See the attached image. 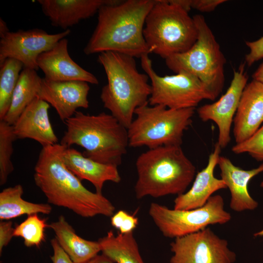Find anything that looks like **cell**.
Instances as JSON below:
<instances>
[{
	"instance_id": "cell-12",
	"label": "cell",
	"mask_w": 263,
	"mask_h": 263,
	"mask_svg": "<svg viewBox=\"0 0 263 263\" xmlns=\"http://www.w3.org/2000/svg\"><path fill=\"white\" fill-rule=\"evenodd\" d=\"M71 32L69 29L49 34L41 29L8 32L0 37V64L7 58L21 62L24 68L37 70V59Z\"/></svg>"
},
{
	"instance_id": "cell-36",
	"label": "cell",
	"mask_w": 263,
	"mask_h": 263,
	"mask_svg": "<svg viewBox=\"0 0 263 263\" xmlns=\"http://www.w3.org/2000/svg\"><path fill=\"white\" fill-rule=\"evenodd\" d=\"M253 80L263 83V62L252 75Z\"/></svg>"
},
{
	"instance_id": "cell-16",
	"label": "cell",
	"mask_w": 263,
	"mask_h": 263,
	"mask_svg": "<svg viewBox=\"0 0 263 263\" xmlns=\"http://www.w3.org/2000/svg\"><path fill=\"white\" fill-rule=\"evenodd\" d=\"M50 105L38 97L35 98L25 109L13 125L18 139H31L42 147L58 143L50 120Z\"/></svg>"
},
{
	"instance_id": "cell-24",
	"label": "cell",
	"mask_w": 263,
	"mask_h": 263,
	"mask_svg": "<svg viewBox=\"0 0 263 263\" xmlns=\"http://www.w3.org/2000/svg\"><path fill=\"white\" fill-rule=\"evenodd\" d=\"M41 79L36 70L23 69L14 90L8 111L1 120L11 125L15 124L27 106L38 97Z\"/></svg>"
},
{
	"instance_id": "cell-39",
	"label": "cell",
	"mask_w": 263,
	"mask_h": 263,
	"mask_svg": "<svg viewBox=\"0 0 263 263\" xmlns=\"http://www.w3.org/2000/svg\"><path fill=\"white\" fill-rule=\"evenodd\" d=\"M260 187L263 188V181L261 183Z\"/></svg>"
},
{
	"instance_id": "cell-22",
	"label": "cell",
	"mask_w": 263,
	"mask_h": 263,
	"mask_svg": "<svg viewBox=\"0 0 263 263\" xmlns=\"http://www.w3.org/2000/svg\"><path fill=\"white\" fill-rule=\"evenodd\" d=\"M48 227L54 231L59 244L74 263H88L101 252L98 241L87 240L78 236L63 215Z\"/></svg>"
},
{
	"instance_id": "cell-18",
	"label": "cell",
	"mask_w": 263,
	"mask_h": 263,
	"mask_svg": "<svg viewBox=\"0 0 263 263\" xmlns=\"http://www.w3.org/2000/svg\"><path fill=\"white\" fill-rule=\"evenodd\" d=\"M236 144L251 136L263 123V83L252 80L245 87L233 119Z\"/></svg>"
},
{
	"instance_id": "cell-21",
	"label": "cell",
	"mask_w": 263,
	"mask_h": 263,
	"mask_svg": "<svg viewBox=\"0 0 263 263\" xmlns=\"http://www.w3.org/2000/svg\"><path fill=\"white\" fill-rule=\"evenodd\" d=\"M62 157L67 168L80 180L91 182L96 192L102 193L107 181L115 183L121 181L117 166L95 161L74 148L65 147Z\"/></svg>"
},
{
	"instance_id": "cell-19",
	"label": "cell",
	"mask_w": 263,
	"mask_h": 263,
	"mask_svg": "<svg viewBox=\"0 0 263 263\" xmlns=\"http://www.w3.org/2000/svg\"><path fill=\"white\" fill-rule=\"evenodd\" d=\"M221 178L231 194L230 207L236 212L253 210L258 203L250 195L248 185L250 180L263 172V163L256 168L244 170L234 165L226 157L220 156L218 165Z\"/></svg>"
},
{
	"instance_id": "cell-27",
	"label": "cell",
	"mask_w": 263,
	"mask_h": 263,
	"mask_svg": "<svg viewBox=\"0 0 263 263\" xmlns=\"http://www.w3.org/2000/svg\"><path fill=\"white\" fill-rule=\"evenodd\" d=\"M48 226L46 219L41 218L38 214L28 215L14 228V237L22 238L26 247H38L45 241V231Z\"/></svg>"
},
{
	"instance_id": "cell-5",
	"label": "cell",
	"mask_w": 263,
	"mask_h": 263,
	"mask_svg": "<svg viewBox=\"0 0 263 263\" xmlns=\"http://www.w3.org/2000/svg\"><path fill=\"white\" fill-rule=\"evenodd\" d=\"M64 123L66 130L60 144L76 145L83 154L95 161L118 167L129 145L127 129L111 114H85L77 111Z\"/></svg>"
},
{
	"instance_id": "cell-1",
	"label": "cell",
	"mask_w": 263,
	"mask_h": 263,
	"mask_svg": "<svg viewBox=\"0 0 263 263\" xmlns=\"http://www.w3.org/2000/svg\"><path fill=\"white\" fill-rule=\"evenodd\" d=\"M66 147L60 143L42 147L34 168V179L49 204L63 207L83 218L112 217L115 207L102 193L86 188L65 165Z\"/></svg>"
},
{
	"instance_id": "cell-11",
	"label": "cell",
	"mask_w": 263,
	"mask_h": 263,
	"mask_svg": "<svg viewBox=\"0 0 263 263\" xmlns=\"http://www.w3.org/2000/svg\"><path fill=\"white\" fill-rule=\"evenodd\" d=\"M169 263H233L236 255L227 241L209 227L174 239Z\"/></svg>"
},
{
	"instance_id": "cell-4",
	"label": "cell",
	"mask_w": 263,
	"mask_h": 263,
	"mask_svg": "<svg viewBox=\"0 0 263 263\" xmlns=\"http://www.w3.org/2000/svg\"><path fill=\"white\" fill-rule=\"evenodd\" d=\"M135 165L137 179L134 191L137 199L181 195L195 177L196 168L181 146L150 149L138 156Z\"/></svg>"
},
{
	"instance_id": "cell-10",
	"label": "cell",
	"mask_w": 263,
	"mask_h": 263,
	"mask_svg": "<svg viewBox=\"0 0 263 263\" xmlns=\"http://www.w3.org/2000/svg\"><path fill=\"white\" fill-rule=\"evenodd\" d=\"M141 64L151 82L150 105L175 110L195 108L203 100H211L205 85L193 74L181 71L173 75H159L148 55L141 58Z\"/></svg>"
},
{
	"instance_id": "cell-23",
	"label": "cell",
	"mask_w": 263,
	"mask_h": 263,
	"mask_svg": "<svg viewBox=\"0 0 263 263\" xmlns=\"http://www.w3.org/2000/svg\"><path fill=\"white\" fill-rule=\"evenodd\" d=\"M21 185L3 189L0 193V220H10L22 215L42 213L50 214L52 210L47 203H35L24 200Z\"/></svg>"
},
{
	"instance_id": "cell-14",
	"label": "cell",
	"mask_w": 263,
	"mask_h": 263,
	"mask_svg": "<svg viewBox=\"0 0 263 263\" xmlns=\"http://www.w3.org/2000/svg\"><path fill=\"white\" fill-rule=\"evenodd\" d=\"M90 89L89 83L84 81H54L41 78L38 97L51 105L64 122L78 109L89 108Z\"/></svg>"
},
{
	"instance_id": "cell-7",
	"label": "cell",
	"mask_w": 263,
	"mask_h": 263,
	"mask_svg": "<svg viewBox=\"0 0 263 263\" xmlns=\"http://www.w3.org/2000/svg\"><path fill=\"white\" fill-rule=\"evenodd\" d=\"M192 18L198 33L196 42L187 51L165 59L166 64L176 74L185 71L197 76L213 101L224 88L226 59L204 17L196 15Z\"/></svg>"
},
{
	"instance_id": "cell-6",
	"label": "cell",
	"mask_w": 263,
	"mask_h": 263,
	"mask_svg": "<svg viewBox=\"0 0 263 263\" xmlns=\"http://www.w3.org/2000/svg\"><path fill=\"white\" fill-rule=\"evenodd\" d=\"M143 35L150 53L165 59L190 49L198 33L188 11L172 0H155L146 19Z\"/></svg>"
},
{
	"instance_id": "cell-17",
	"label": "cell",
	"mask_w": 263,
	"mask_h": 263,
	"mask_svg": "<svg viewBox=\"0 0 263 263\" xmlns=\"http://www.w3.org/2000/svg\"><path fill=\"white\" fill-rule=\"evenodd\" d=\"M221 148L216 143L209 154L207 166L196 175L191 188L186 192L178 195L174 200L173 208L189 210L201 207L207 202L212 194L227 187L222 179L214 176Z\"/></svg>"
},
{
	"instance_id": "cell-25",
	"label": "cell",
	"mask_w": 263,
	"mask_h": 263,
	"mask_svg": "<svg viewBox=\"0 0 263 263\" xmlns=\"http://www.w3.org/2000/svg\"><path fill=\"white\" fill-rule=\"evenodd\" d=\"M98 242L102 254L114 263H144L133 232L115 235L110 230Z\"/></svg>"
},
{
	"instance_id": "cell-34",
	"label": "cell",
	"mask_w": 263,
	"mask_h": 263,
	"mask_svg": "<svg viewBox=\"0 0 263 263\" xmlns=\"http://www.w3.org/2000/svg\"><path fill=\"white\" fill-rule=\"evenodd\" d=\"M51 245L53 251L51 256L53 263H74L60 246L56 238L51 240Z\"/></svg>"
},
{
	"instance_id": "cell-33",
	"label": "cell",
	"mask_w": 263,
	"mask_h": 263,
	"mask_svg": "<svg viewBox=\"0 0 263 263\" xmlns=\"http://www.w3.org/2000/svg\"><path fill=\"white\" fill-rule=\"evenodd\" d=\"M225 0H191V8L201 12L213 11Z\"/></svg>"
},
{
	"instance_id": "cell-31",
	"label": "cell",
	"mask_w": 263,
	"mask_h": 263,
	"mask_svg": "<svg viewBox=\"0 0 263 263\" xmlns=\"http://www.w3.org/2000/svg\"><path fill=\"white\" fill-rule=\"evenodd\" d=\"M249 52L245 56L244 62L248 66L263 58V37L255 41H246Z\"/></svg>"
},
{
	"instance_id": "cell-32",
	"label": "cell",
	"mask_w": 263,
	"mask_h": 263,
	"mask_svg": "<svg viewBox=\"0 0 263 263\" xmlns=\"http://www.w3.org/2000/svg\"><path fill=\"white\" fill-rule=\"evenodd\" d=\"M10 220L1 221L0 222V254L3 248L9 244L14 237V228Z\"/></svg>"
},
{
	"instance_id": "cell-26",
	"label": "cell",
	"mask_w": 263,
	"mask_h": 263,
	"mask_svg": "<svg viewBox=\"0 0 263 263\" xmlns=\"http://www.w3.org/2000/svg\"><path fill=\"white\" fill-rule=\"evenodd\" d=\"M0 120H1L8 111L24 65L18 60L9 58L0 64Z\"/></svg>"
},
{
	"instance_id": "cell-13",
	"label": "cell",
	"mask_w": 263,
	"mask_h": 263,
	"mask_svg": "<svg viewBox=\"0 0 263 263\" xmlns=\"http://www.w3.org/2000/svg\"><path fill=\"white\" fill-rule=\"evenodd\" d=\"M245 62L237 70L225 93L217 101L198 108L199 118L204 122L213 121L218 130L217 143L221 149L225 148L231 140L230 131L234 117L239 105L243 91L247 84L248 75L245 71Z\"/></svg>"
},
{
	"instance_id": "cell-38",
	"label": "cell",
	"mask_w": 263,
	"mask_h": 263,
	"mask_svg": "<svg viewBox=\"0 0 263 263\" xmlns=\"http://www.w3.org/2000/svg\"><path fill=\"white\" fill-rule=\"evenodd\" d=\"M253 236L254 237H263V228L262 230L255 233L253 234Z\"/></svg>"
},
{
	"instance_id": "cell-2",
	"label": "cell",
	"mask_w": 263,
	"mask_h": 263,
	"mask_svg": "<svg viewBox=\"0 0 263 263\" xmlns=\"http://www.w3.org/2000/svg\"><path fill=\"white\" fill-rule=\"evenodd\" d=\"M155 0H113L98 11L97 23L83 52H115L141 58L150 53L143 35Z\"/></svg>"
},
{
	"instance_id": "cell-35",
	"label": "cell",
	"mask_w": 263,
	"mask_h": 263,
	"mask_svg": "<svg viewBox=\"0 0 263 263\" xmlns=\"http://www.w3.org/2000/svg\"><path fill=\"white\" fill-rule=\"evenodd\" d=\"M88 263H114L109 258L101 254L100 255L98 254L92 260H91Z\"/></svg>"
},
{
	"instance_id": "cell-28",
	"label": "cell",
	"mask_w": 263,
	"mask_h": 263,
	"mask_svg": "<svg viewBox=\"0 0 263 263\" xmlns=\"http://www.w3.org/2000/svg\"><path fill=\"white\" fill-rule=\"evenodd\" d=\"M17 139L13 125L0 120V185H4L14 169L11 158L13 142Z\"/></svg>"
},
{
	"instance_id": "cell-37",
	"label": "cell",
	"mask_w": 263,
	"mask_h": 263,
	"mask_svg": "<svg viewBox=\"0 0 263 263\" xmlns=\"http://www.w3.org/2000/svg\"><path fill=\"white\" fill-rule=\"evenodd\" d=\"M9 30L6 22L1 19H0V37L9 32Z\"/></svg>"
},
{
	"instance_id": "cell-20",
	"label": "cell",
	"mask_w": 263,
	"mask_h": 263,
	"mask_svg": "<svg viewBox=\"0 0 263 263\" xmlns=\"http://www.w3.org/2000/svg\"><path fill=\"white\" fill-rule=\"evenodd\" d=\"M113 0H38L42 11L52 26L65 30L98 13Z\"/></svg>"
},
{
	"instance_id": "cell-9",
	"label": "cell",
	"mask_w": 263,
	"mask_h": 263,
	"mask_svg": "<svg viewBox=\"0 0 263 263\" xmlns=\"http://www.w3.org/2000/svg\"><path fill=\"white\" fill-rule=\"evenodd\" d=\"M149 213L162 234L174 239L198 232L210 225L225 224L231 219L220 195H212L203 207L189 210L170 209L152 203Z\"/></svg>"
},
{
	"instance_id": "cell-8",
	"label": "cell",
	"mask_w": 263,
	"mask_h": 263,
	"mask_svg": "<svg viewBox=\"0 0 263 263\" xmlns=\"http://www.w3.org/2000/svg\"><path fill=\"white\" fill-rule=\"evenodd\" d=\"M195 110L171 109L149 103L138 108L135 118L127 129L129 146L150 149L181 146L184 132L192 123Z\"/></svg>"
},
{
	"instance_id": "cell-29",
	"label": "cell",
	"mask_w": 263,
	"mask_h": 263,
	"mask_svg": "<svg viewBox=\"0 0 263 263\" xmlns=\"http://www.w3.org/2000/svg\"><path fill=\"white\" fill-rule=\"evenodd\" d=\"M232 151L237 154L247 153L258 161H263V124L248 138L236 144Z\"/></svg>"
},
{
	"instance_id": "cell-30",
	"label": "cell",
	"mask_w": 263,
	"mask_h": 263,
	"mask_svg": "<svg viewBox=\"0 0 263 263\" xmlns=\"http://www.w3.org/2000/svg\"><path fill=\"white\" fill-rule=\"evenodd\" d=\"M111 224L113 227L119 230V233L125 234L132 232L136 227L138 219L134 215L120 210L111 217Z\"/></svg>"
},
{
	"instance_id": "cell-15",
	"label": "cell",
	"mask_w": 263,
	"mask_h": 263,
	"mask_svg": "<svg viewBox=\"0 0 263 263\" xmlns=\"http://www.w3.org/2000/svg\"><path fill=\"white\" fill-rule=\"evenodd\" d=\"M68 39L62 38L51 49L41 54L37 65L44 78L54 81H80L97 85L96 77L75 62L68 50Z\"/></svg>"
},
{
	"instance_id": "cell-3",
	"label": "cell",
	"mask_w": 263,
	"mask_h": 263,
	"mask_svg": "<svg viewBox=\"0 0 263 263\" xmlns=\"http://www.w3.org/2000/svg\"><path fill=\"white\" fill-rule=\"evenodd\" d=\"M107 83L102 88L100 98L104 107L128 129L135 110L149 103L151 94L149 77L138 72L134 57L115 52L99 54Z\"/></svg>"
}]
</instances>
